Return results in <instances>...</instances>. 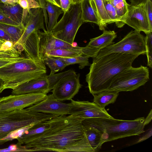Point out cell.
I'll return each instance as SVG.
<instances>
[{
  "label": "cell",
  "mask_w": 152,
  "mask_h": 152,
  "mask_svg": "<svg viewBox=\"0 0 152 152\" xmlns=\"http://www.w3.org/2000/svg\"><path fill=\"white\" fill-rule=\"evenodd\" d=\"M84 119L70 115L56 116L48 120L47 129L23 144L28 151L95 152L82 124Z\"/></svg>",
  "instance_id": "obj_1"
},
{
  "label": "cell",
  "mask_w": 152,
  "mask_h": 152,
  "mask_svg": "<svg viewBox=\"0 0 152 152\" xmlns=\"http://www.w3.org/2000/svg\"><path fill=\"white\" fill-rule=\"evenodd\" d=\"M137 54L112 53L94 58L86 75L89 91L93 95L107 90L113 77L132 66Z\"/></svg>",
  "instance_id": "obj_2"
},
{
  "label": "cell",
  "mask_w": 152,
  "mask_h": 152,
  "mask_svg": "<svg viewBox=\"0 0 152 152\" xmlns=\"http://www.w3.org/2000/svg\"><path fill=\"white\" fill-rule=\"evenodd\" d=\"M57 116L26 109L0 112V145L17 139L34 124Z\"/></svg>",
  "instance_id": "obj_3"
},
{
  "label": "cell",
  "mask_w": 152,
  "mask_h": 152,
  "mask_svg": "<svg viewBox=\"0 0 152 152\" xmlns=\"http://www.w3.org/2000/svg\"><path fill=\"white\" fill-rule=\"evenodd\" d=\"M45 64L41 60L27 56L21 60L0 68L2 90L14 89L31 80L46 75Z\"/></svg>",
  "instance_id": "obj_4"
},
{
  "label": "cell",
  "mask_w": 152,
  "mask_h": 152,
  "mask_svg": "<svg viewBox=\"0 0 152 152\" xmlns=\"http://www.w3.org/2000/svg\"><path fill=\"white\" fill-rule=\"evenodd\" d=\"M145 118L126 120L107 118H92L84 119L83 125L93 126L101 133L104 142L120 138L139 135L145 132Z\"/></svg>",
  "instance_id": "obj_5"
},
{
  "label": "cell",
  "mask_w": 152,
  "mask_h": 152,
  "mask_svg": "<svg viewBox=\"0 0 152 152\" xmlns=\"http://www.w3.org/2000/svg\"><path fill=\"white\" fill-rule=\"evenodd\" d=\"M84 23L81 2L72 4L50 33L55 37L73 45L78 30Z\"/></svg>",
  "instance_id": "obj_6"
},
{
  "label": "cell",
  "mask_w": 152,
  "mask_h": 152,
  "mask_svg": "<svg viewBox=\"0 0 152 152\" xmlns=\"http://www.w3.org/2000/svg\"><path fill=\"white\" fill-rule=\"evenodd\" d=\"M147 66H132L120 72L113 78L107 90L119 92L132 91L144 85L149 80Z\"/></svg>",
  "instance_id": "obj_7"
},
{
  "label": "cell",
  "mask_w": 152,
  "mask_h": 152,
  "mask_svg": "<svg viewBox=\"0 0 152 152\" xmlns=\"http://www.w3.org/2000/svg\"><path fill=\"white\" fill-rule=\"evenodd\" d=\"M145 37L140 31H132L121 41L101 50L96 58L112 53L145 54Z\"/></svg>",
  "instance_id": "obj_8"
},
{
  "label": "cell",
  "mask_w": 152,
  "mask_h": 152,
  "mask_svg": "<svg viewBox=\"0 0 152 152\" xmlns=\"http://www.w3.org/2000/svg\"><path fill=\"white\" fill-rule=\"evenodd\" d=\"M47 96L46 93L37 92L0 97V112L23 109L41 102Z\"/></svg>",
  "instance_id": "obj_9"
},
{
  "label": "cell",
  "mask_w": 152,
  "mask_h": 152,
  "mask_svg": "<svg viewBox=\"0 0 152 152\" xmlns=\"http://www.w3.org/2000/svg\"><path fill=\"white\" fill-rule=\"evenodd\" d=\"M80 74L67 75L61 79L51 91L57 100L61 102L71 100L77 94L82 85L80 81Z\"/></svg>",
  "instance_id": "obj_10"
},
{
  "label": "cell",
  "mask_w": 152,
  "mask_h": 152,
  "mask_svg": "<svg viewBox=\"0 0 152 152\" xmlns=\"http://www.w3.org/2000/svg\"><path fill=\"white\" fill-rule=\"evenodd\" d=\"M69 115L86 119L92 118H112L105 108L101 107L94 102L75 101L72 99Z\"/></svg>",
  "instance_id": "obj_11"
},
{
  "label": "cell",
  "mask_w": 152,
  "mask_h": 152,
  "mask_svg": "<svg viewBox=\"0 0 152 152\" xmlns=\"http://www.w3.org/2000/svg\"><path fill=\"white\" fill-rule=\"evenodd\" d=\"M44 14L41 7L30 9L22 23L24 26L23 33L16 44L24 48L28 38L34 31L40 29H42L44 32L46 31L44 26Z\"/></svg>",
  "instance_id": "obj_12"
},
{
  "label": "cell",
  "mask_w": 152,
  "mask_h": 152,
  "mask_svg": "<svg viewBox=\"0 0 152 152\" xmlns=\"http://www.w3.org/2000/svg\"><path fill=\"white\" fill-rule=\"evenodd\" d=\"M124 23L135 30L145 33L152 32L144 7V4L137 5L129 4L128 12Z\"/></svg>",
  "instance_id": "obj_13"
},
{
  "label": "cell",
  "mask_w": 152,
  "mask_h": 152,
  "mask_svg": "<svg viewBox=\"0 0 152 152\" xmlns=\"http://www.w3.org/2000/svg\"><path fill=\"white\" fill-rule=\"evenodd\" d=\"M70 103H66L56 99L52 94L47 95L43 100L26 108L30 111L57 115L69 114Z\"/></svg>",
  "instance_id": "obj_14"
},
{
  "label": "cell",
  "mask_w": 152,
  "mask_h": 152,
  "mask_svg": "<svg viewBox=\"0 0 152 152\" xmlns=\"http://www.w3.org/2000/svg\"><path fill=\"white\" fill-rule=\"evenodd\" d=\"M38 33L39 56L40 59L42 61L46 57V53L50 50L58 49H79L81 47L74 46L58 39L47 31L42 32L39 30Z\"/></svg>",
  "instance_id": "obj_15"
},
{
  "label": "cell",
  "mask_w": 152,
  "mask_h": 152,
  "mask_svg": "<svg viewBox=\"0 0 152 152\" xmlns=\"http://www.w3.org/2000/svg\"><path fill=\"white\" fill-rule=\"evenodd\" d=\"M49 83L47 75L26 82L13 89L12 95H19L30 93L50 92Z\"/></svg>",
  "instance_id": "obj_16"
},
{
  "label": "cell",
  "mask_w": 152,
  "mask_h": 152,
  "mask_svg": "<svg viewBox=\"0 0 152 152\" xmlns=\"http://www.w3.org/2000/svg\"><path fill=\"white\" fill-rule=\"evenodd\" d=\"M24 50L22 46L15 45L11 48L0 51V68L19 61L26 57L22 55Z\"/></svg>",
  "instance_id": "obj_17"
},
{
  "label": "cell",
  "mask_w": 152,
  "mask_h": 152,
  "mask_svg": "<svg viewBox=\"0 0 152 152\" xmlns=\"http://www.w3.org/2000/svg\"><path fill=\"white\" fill-rule=\"evenodd\" d=\"M116 37V33L114 31L104 30L101 35L90 39L87 45L99 51L102 49L112 44Z\"/></svg>",
  "instance_id": "obj_18"
},
{
  "label": "cell",
  "mask_w": 152,
  "mask_h": 152,
  "mask_svg": "<svg viewBox=\"0 0 152 152\" xmlns=\"http://www.w3.org/2000/svg\"><path fill=\"white\" fill-rule=\"evenodd\" d=\"M83 126L91 146L95 152L99 151L104 143L101 132L93 126L85 125H83Z\"/></svg>",
  "instance_id": "obj_19"
},
{
  "label": "cell",
  "mask_w": 152,
  "mask_h": 152,
  "mask_svg": "<svg viewBox=\"0 0 152 152\" xmlns=\"http://www.w3.org/2000/svg\"><path fill=\"white\" fill-rule=\"evenodd\" d=\"M83 19V22L95 23L99 27L100 21L97 13L92 5L90 0H82L81 1Z\"/></svg>",
  "instance_id": "obj_20"
},
{
  "label": "cell",
  "mask_w": 152,
  "mask_h": 152,
  "mask_svg": "<svg viewBox=\"0 0 152 152\" xmlns=\"http://www.w3.org/2000/svg\"><path fill=\"white\" fill-rule=\"evenodd\" d=\"M118 92L106 90L93 95V102L102 108L116 101L119 95Z\"/></svg>",
  "instance_id": "obj_21"
},
{
  "label": "cell",
  "mask_w": 152,
  "mask_h": 152,
  "mask_svg": "<svg viewBox=\"0 0 152 152\" xmlns=\"http://www.w3.org/2000/svg\"><path fill=\"white\" fill-rule=\"evenodd\" d=\"M48 120L33 125L17 139L18 143L21 145L23 144L33 137L44 131L48 127Z\"/></svg>",
  "instance_id": "obj_22"
},
{
  "label": "cell",
  "mask_w": 152,
  "mask_h": 152,
  "mask_svg": "<svg viewBox=\"0 0 152 152\" xmlns=\"http://www.w3.org/2000/svg\"><path fill=\"white\" fill-rule=\"evenodd\" d=\"M0 7L3 12L7 17L13 21L22 25L21 22L23 9L18 3L9 5L0 3Z\"/></svg>",
  "instance_id": "obj_23"
},
{
  "label": "cell",
  "mask_w": 152,
  "mask_h": 152,
  "mask_svg": "<svg viewBox=\"0 0 152 152\" xmlns=\"http://www.w3.org/2000/svg\"><path fill=\"white\" fill-rule=\"evenodd\" d=\"M116 11L118 22L115 23L118 28H121L125 24L124 21L128 12V4L126 0H111Z\"/></svg>",
  "instance_id": "obj_24"
},
{
  "label": "cell",
  "mask_w": 152,
  "mask_h": 152,
  "mask_svg": "<svg viewBox=\"0 0 152 152\" xmlns=\"http://www.w3.org/2000/svg\"><path fill=\"white\" fill-rule=\"evenodd\" d=\"M46 7L49 17L47 31L50 32L57 23L59 16L63 11L61 7L48 2H46Z\"/></svg>",
  "instance_id": "obj_25"
},
{
  "label": "cell",
  "mask_w": 152,
  "mask_h": 152,
  "mask_svg": "<svg viewBox=\"0 0 152 152\" xmlns=\"http://www.w3.org/2000/svg\"><path fill=\"white\" fill-rule=\"evenodd\" d=\"M91 3L98 15L100 21L99 29L105 30L107 25L110 23V19L105 9L103 0H90Z\"/></svg>",
  "instance_id": "obj_26"
},
{
  "label": "cell",
  "mask_w": 152,
  "mask_h": 152,
  "mask_svg": "<svg viewBox=\"0 0 152 152\" xmlns=\"http://www.w3.org/2000/svg\"><path fill=\"white\" fill-rule=\"evenodd\" d=\"M82 47L76 49H58L50 50L46 53L47 56L53 57L70 58L77 56L83 55Z\"/></svg>",
  "instance_id": "obj_27"
},
{
  "label": "cell",
  "mask_w": 152,
  "mask_h": 152,
  "mask_svg": "<svg viewBox=\"0 0 152 152\" xmlns=\"http://www.w3.org/2000/svg\"><path fill=\"white\" fill-rule=\"evenodd\" d=\"M0 28L4 31L16 43L20 38L24 29L23 26H16L0 23Z\"/></svg>",
  "instance_id": "obj_28"
},
{
  "label": "cell",
  "mask_w": 152,
  "mask_h": 152,
  "mask_svg": "<svg viewBox=\"0 0 152 152\" xmlns=\"http://www.w3.org/2000/svg\"><path fill=\"white\" fill-rule=\"evenodd\" d=\"M43 61L50 69V75L62 71L67 66L64 62L55 57L47 56Z\"/></svg>",
  "instance_id": "obj_29"
},
{
  "label": "cell",
  "mask_w": 152,
  "mask_h": 152,
  "mask_svg": "<svg viewBox=\"0 0 152 152\" xmlns=\"http://www.w3.org/2000/svg\"><path fill=\"white\" fill-rule=\"evenodd\" d=\"M64 62L67 66L77 64L79 65L80 69H82L86 66L89 65V58L85 56H77L70 58H61L55 57Z\"/></svg>",
  "instance_id": "obj_30"
},
{
  "label": "cell",
  "mask_w": 152,
  "mask_h": 152,
  "mask_svg": "<svg viewBox=\"0 0 152 152\" xmlns=\"http://www.w3.org/2000/svg\"><path fill=\"white\" fill-rule=\"evenodd\" d=\"M76 73L72 69H69L63 72L53 75H47L49 83V90L50 91L56 83L64 76Z\"/></svg>",
  "instance_id": "obj_31"
},
{
  "label": "cell",
  "mask_w": 152,
  "mask_h": 152,
  "mask_svg": "<svg viewBox=\"0 0 152 152\" xmlns=\"http://www.w3.org/2000/svg\"><path fill=\"white\" fill-rule=\"evenodd\" d=\"M145 37L146 55L148 60V66L151 69L152 66V32L145 33Z\"/></svg>",
  "instance_id": "obj_32"
},
{
  "label": "cell",
  "mask_w": 152,
  "mask_h": 152,
  "mask_svg": "<svg viewBox=\"0 0 152 152\" xmlns=\"http://www.w3.org/2000/svg\"><path fill=\"white\" fill-rule=\"evenodd\" d=\"M104 5L106 13L110 20V23L118 22L116 10L111 0H103Z\"/></svg>",
  "instance_id": "obj_33"
},
{
  "label": "cell",
  "mask_w": 152,
  "mask_h": 152,
  "mask_svg": "<svg viewBox=\"0 0 152 152\" xmlns=\"http://www.w3.org/2000/svg\"><path fill=\"white\" fill-rule=\"evenodd\" d=\"M12 151H28V149L24 146H22L18 143L16 144H12L8 148L0 149L1 152Z\"/></svg>",
  "instance_id": "obj_34"
},
{
  "label": "cell",
  "mask_w": 152,
  "mask_h": 152,
  "mask_svg": "<svg viewBox=\"0 0 152 152\" xmlns=\"http://www.w3.org/2000/svg\"><path fill=\"white\" fill-rule=\"evenodd\" d=\"M144 7L150 26L152 28V0H147L144 3Z\"/></svg>",
  "instance_id": "obj_35"
},
{
  "label": "cell",
  "mask_w": 152,
  "mask_h": 152,
  "mask_svg": "<svg viewBox=\"0 0 152 152\" xmlns=\"http://www.w3.org/2000/svg\"><path fill=\"white\" fill-rule=\"evenodd\" d=\"M15 45V43L12 41H6L0 39V51L9 50Z\"/></svg>",
  "instance_id": "obj_36"
},
{
  "label": "cell",
  "mask_w": 152,
  "mask_h": 152,
  "mask_svg": "<svg viewBox=\"0 0 152 152\" xmlns=\"http://www.w3.org/2000/svg\"><path fill=\"white\" fill-rule=\"evenodd\" d=\"M35 0L38 3L40 7L42 10L44 17L45 23L47 28L48 23V18L46 7V1L45 0Z\"/></svg>",
  "instance_id": "obj_37"
},
{
  "label": "cell",
  "mask_w": 152,
  "mask_h": 152,
  "mask_svg": "<svg viewBox=\"0 0 152 152\" xmlns=\"http://www.w3.org/2000/svg\"><path fill=\"white\" fill-rule=\"evenodd\" d=\"M0 23L16 26L22 25L10 19L3 12H0Z\"/></svg>",
  "instance_id": "obj_38"
},
{
  "label": "cell",
  "mask_w": 152,
  "mask_h": 152,
  "mask_svg": "<svg viewBox=\"0 0 152 152\" xmlns=\"http://www.w3.org/2000/svg\"><path fill=\"white\" fill-rule=\"evenodd\" d=\"M61 8L63 13L66 11L69 8L72 3L70 0H59Z\"/></svg>",
  "instance_id": "obj_39"
},
{
  "label": "cell",
  "mask_w": 152,
  "mask_h": 152,
  "mask_svg": "<svg viewBox=\"0 0 152 152\" xmlns=\"http://www.w3.org/2000/svg\"><path fill=\"white\" fill-rule=\"evenodd\" d=\"M152 134V128L149 129V130L145 133L143 136L140 138L137 141L136 143L142 142L150 137Z\"/></svg>",
  "instance_id": "obj_40"
},
{
  "label": "cell",
  "mask_w": 152,
  "mask_h": 152,
  "mask_svg": "<svg viewBox=\"0 0 152 152\" xmlns=\"http://www.w3.org/2000/svg\"><path fill=\"white\" fill-rule=\"evenodd\" d=\"M0 39L12 41L11 37L4 31L0 28Z\"/></svg>",
  "instance_id": "obj_41"
},
{
  "label": "cell",
  "mask_w": 152,
  "mask_h": 152,
  "mask_svg": "<svg viewBox=\"0 0 152 152\" xmlns=\"http://www.w3.org/2000/svg\"><path fill=\"white\" fill-rule=\"evenodd\" d=\"M152 109H151L147 116L145 118L143 122V125L144 126L148 124L151 121L152 119Z\"/></svg>",
  "instance_id": "obj_42"
},
{
  "label": "cell",
  "mask_w": 152,
  "mask_h": 152,
  "mask_svg": "<svg viewBox=\"0 0 152 152\" xmlns=\"http://www.w3.org/2000/svg\"><path fill=\"white\" fill-rule=\"evenodd\" d=\"M1 3L6 5H13L18 3V0H0Z\"/></svg>",
  "instance_id": "obj_43"
},
{
  "label": "cell",
  "mask_w": 152,
  "mask_h": 152,
  "mask_svg": "<svg viewBox=\"0 0 152 152\" xmlns=\"http://www.w3.org/2000/svg\"><path fill=\"white\" fill-rule=\"evenodd\" d=\"M147 0H129L131 2L130 4L133 5H138L144 4Z\"/></svg>",
  "instance_id": "obj_44"
},
{
  "label": "cell",
  "mask_w": 152,
  "mask_h": 152,
  "mask_svg": "<svg viewBox=\"0 0 152 152\" xmlns=\"http://www.w3.org/2000/svg\"><path fill=\"white\" fill-rule=\"evenodd\" d=\"M46 2H48L53 4L61 7L60 1L59 0H45Z\"/></svg>",
  "instance_id": "obj_45"
},
{
  "label": "cell",
  "mask_w": 152,
  "mask_h": 152,
  "mask_svg": "<svg viewBox=\"0 0 152 152\" xmlns=\"http://www.w3.org/2000/svg\"><path fill=\"white\" fill-rule=\"evenodd\" d=\"M4 82L3 80L0 78V94L3 91L2 90Z\"/></svg>",
  "instance_id": "obj_46"
},
{
  "label": "cell",
  "mask_w": 152,
  "mask_h": 152,
  "mask_svg": "<svg viewBox=\"0 0 152 152\" xmlns=\"http://www.w3.org/2000/svg\"><path fill=\"white\" fill-rule=\"evenodd\" d=\"M72 4H75L80 2L82 0H70Z\"/></svg>",
  "instance_id": "obj_47"
},
{
  "label": "cell",
  "mask_w": 152,
  "mask_h": 152,
  "mask_svg": "<svg viewBox=\"0 0 152 152\" xmlns=\"http://www.w3.org/2000/svg\"><path fill=\"white\" fill-rule=\"evenodd\" d=\"M3 12V11L1 9L0 7V12Z\"/></svg>",
  "instance_id": "obj_48"
},
{
  "label": "cell",
  "mask_w": 152,
  "mask_h": 152,
  "mask_svg": "<svg viewBox=\"0 0 152 152\" xmlns=\"http://www.w3.org/2000/svg\"><path fill=\"white\" fill-rule=\"evenodd\" d=\"M0 3H1V1H0Z\"/></svg>",
  "instance_id": "obj_49"
},
{
  "label": "cell",
  "mask_w": 152,
  "mask_h": 152,
  "mask_svg": "<svg viewBox=\"0 0 152 152\" xmlns=\"http://www.w3.org/2000/svg\"></svg>",
  "instance_id": "obj_50"
}]
</instances>
